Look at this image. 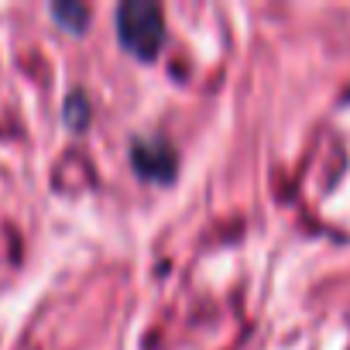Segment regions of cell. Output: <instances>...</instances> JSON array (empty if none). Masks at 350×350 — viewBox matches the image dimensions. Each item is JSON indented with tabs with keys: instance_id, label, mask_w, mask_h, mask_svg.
Listing matches in <instances>:
<instances>
[{
	"instance_id": "cell-1",
	"label": "cell",
	"mask_w": 350,
	"mask_h": 350,
	"mask_svg": "<svg viewBox=\"0 0 350 350\" xmlns=\"http://www.w3.org/2000/svg\"><path fill=\"white\" fill-rule=\"evenodd\" d=\"M117 35L120 45L137 55L141 62H151L165 42V18L161 8L151 4V0H127L117 11Z\"/></svg>"
},
{
	"instance_id": "cell-3",
	"label": "cell",
	"mask_w": 350,
	"mask_h": 350,
	"mask_svg": "<svg viewBox=\"0 0 350 350\" xmlns=\"http://www.w3.org/2000/svg\"><path fill=\"white\" fill-rule=\"evenodd\" d=\"M59 21H66V28L69 31H83V25H86V8H79V4H55V11H52Z\"/></svg>"
},
{
	"instance_id": "cell-2",
	"label": "cell",
	"mask_w": 350,
	"mask_h": 350,
	"mask_svg": "<svg viewBox=\"0 0 350 350\" xmlns=\"http://www.w3.org/2000/svg\"><path fill=\"white\" fill-rule=\"evenodd\" d=\"M131 161H134V168L144 175V179H154V183H161V179L168 183L172 175H175V151L161 137H141V141H134Z\"/></svg>"
}]
</instances>
